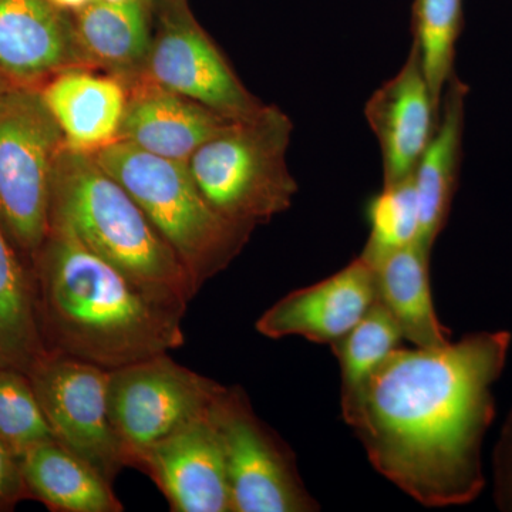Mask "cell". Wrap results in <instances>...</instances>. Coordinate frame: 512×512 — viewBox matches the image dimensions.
<instances>
[{
	"label": "cell",
	"mask_w": 512,
	"mask_h": 512,
	"mask_svg": "<svg viewBox=\"0 0 512 512\" xmlns=\"http://www.w3.org/2000/svg\"><path fill=\"white\" fill-rule=\"evenodd\" d=\"M511 342L508 330H483L439 348L394 350L348 424L377 473L424 507L477 500Z\"/></svg>",
	"instance_id": "6da1fadb"
},
{
	"label": "cell",
	"mask_w": 512,
	"mask_h": 512,
	"mask_svg": "<svg viewBox=\"0 0 512 512\" xmlns=\"http://www.w3.org/2000/svg\"><path fill=\"white\" fill-rule=\"evenodd\" d=\"M37 252L52 352L113 370L184 345L185 308L131 281L67 225L50 221Z\"/></svg>",
	"instance_id": "7a4b0ae2"
},
{
	"label": "cell",
	"mask_w": 512,
	"mask_h": 512,
	"mask_svg": "<svg viewBox=\"0 0 512 512\" xmlns=\"http://www.w3.org/2000/svg\"><path fill=\"white\" fill-rule=\"evenodd\" d=\"M52 220L161 298L187 309L198 292L174 249L93 154L64 146L53 175Z\"/></svg>",
	"instance_id": "3957f363"
},
{
	"label": "cell",
	"mask_w": 512,
	"mask_h": 512,
	"mask_svg": "<svg viewBox=\"0 0 512 512\" xmlns=\"http://www.w3.org/2000/svg\"><path fill=\"white\" fill-rule=\"evenodd\" d=\"M93 157L174 249L198 291L247 244L252 229L222 218L205 200L187 164L154 156L124 140Z\"/></svg>",
	"instance_id": "277c9868"
},
{
	"label": "cell",
	"mask_w": 512,
	"mask_h": 512,
	"mask_svg": "<svg viewBox=\"0 0 512 512\" xmlns=\"http://www.w3.org/2000/svg\"><path fill=\"white\" fill-rule=\"evenodd\" d=\"M292 123L265 106L202 144L188 168L208 204L232 224L254 229L292 205L298 184L286 164Z\"/></svg>",
	"instance_id": "5b68a950"
},
{
	"label": "cell",
	"mask_w": 512,
	"mask_h": 512,
	"mask_svg": "<svg viewBox=\"0 0 512 512\" xmlns=\"http://www.w3.org/2000/svg\"><path fill=\"white\" fill-rule=\"evenodd\" d=\"M66 146L42 93L0 89V225L37 252L52 221L53 175Z\"/></svg>",
	"instance_id": "8992f818"
},
{
	"label": "cell",
	"mask_w": 512,
	"mask_h": 512,
	"mask_svg": "<svg viewBox=\"0 0 512 512\" xmlns=\"http://www.w3.org/2000/svg\"><path fill=\"white\" fill-rule=\"evenodd\" d=\"M224 387L167 353L110 370L109 417L127 467L157 441L210 412Z\"/></svg>",
	"instance_id": "52a82bcc"
},
{
	"label": "cell",
	"mask_w": 512,
	"mask_h": 512,
	"mask_svg": "<svg viewBox=\"0 0 512 512\" xmlns=\"http://www.w3.org/2000/svg\"><path fill=\"white\" fill-rule=\"evenodd\" d=\"M211 414L224 444L231 512L319 510L291 451L255 416L247 394L239 387H224Z\"/></svg>",
	"instance_id": "ba28073f"
},
{
	"label": "cell",
	"mask_w": 512,
	"mask_h": 512,
	"mask_svg": "<svg viewBox=\"0 0 512 512\" xmlns=\"http://www.w3.org/2000/svg\"><path fill=\"white\" fill-rule=\"evenodd\" d=\"M29 372L57 443L113 484L127 460L109 417L110 370L64 353L45 352Z\"/></svg>",
	"instance_id": "9c48e42d"
},
{
	"label": "cell",
	"mask_w": 512,
	"mask_h": 512,
	"mask_svg": "<svg viewBox=\"0 0 512 512\" xmlns=\"http://www.w3.org/2000/svg\"><path fill=\"white\" fill-rule=\"evenodd\" d=\"M148 62L157 86L225 119H251L265 107L239 82L188 12L185 0H164L160 33L153 40Z\"/></svg>",
	"instance_id": "30bf717a"
},
{
	"label": "cell",
	"mask_w": 512,
	"mask_h": 512,
	"mask_svg": "<svg viewBox=\"0 0 512 512\" xmlns=\"http://www.w3.org/2000/svg\"><path fill=\"white\" fill-rule=\"evenodd\" d=\"M131 467L147 474L174 512H231L227 460L210 412L157 441Z\"/></svg>",
	"instance_id": "8fae6325"
},
{
	"label": "cell",
	"mask_w": 512,
	"mask_h": 512,
	"mask_svg": "<svg viewBox=\"0 0 512 512\" xmlns=\"http://www.w3.org/2000/svg\"><path fill=\"white\" fill-rule=\"evenodd\" d=\"M376 301L375 268L359 256L325 281L276 302L258 319L256 330L269 339L302 336L332 345L355 328Z\"/></svg>",
	"instance_id": "7c38bea8"
},
{
	"label": "cell",
	"mask_w": 512,
	"mask_h": 512,
	"mask_svg": "<svg viewBox=\"0 0 512 512\" xmlns=\"http://www.w3.org/2000/svg\"><path fill=\"white\" fill-rule=\"evenodd\" d=\"M365 116L382 150L384 185L410 177L440 117L414 46L399 73L367 100Z\"/></svg>",
	"instance_id": "4fadbf2b"
},
{
	"label": "cell",
	"mask_w": 512,
	"mask_h": 512,
	"mask_svg": "<svg viewBox=\"0 0 512 512\" xmlns=\"http://www.w3.org/2000/svg\"><path fill=\"white\" fill-rule=\"evenodd\" d=\"M232 121L156 84L127 97L119 140L187 164L202 144Z\"/></svg>",
	"instance_id": "5bb4252c"
},
{
	"label": "cell",
	"mask_w": 512,
	"mask_h": 512,
	"mask_svg": "<svg viewBox=\"0 0 512 512\" xmlns=\"http://www.w3.org/2000/svg\"><path fill=\"white\" fill-rule=\"evenodd\" d=\"M76 29L49 0H0V72L35 80L69 66Z\"/></svg>",
	"instance_id": "9a60e30c"
},
{
	"label": "cell",
	"mask_w": 512,
	"mask_h": 512,
	"mask_svg": "<svg viewBox=\"0 0 512 512\" xmlns=\"http://www.w3.org/2000/svg\"><path fill=\"white\" fill-rule=\"evenodd\" d=\"M467 94L468 87L454 74L441 100L439 123L413 171L420 211L417 244L430 252L446 225L456 194Z\"/></svg>",
	"instance_id": "2e32d148"
},
{
	"label": "cell",
	"mask_w": 512,
	"mask_h": 512,
	"mask_svg": "<svg viewBox=\"0 0 512 512\" xmlns=\"http://www.w3.org/2000/svg\"><path fill=\"white\" fill-rule=\"evenodd\" d=\"M42 97L66 147L93 154L119 140L127 94L116 80L66 70L47 84Z\"/></svg>",
	"instance_id": "e0dca14e"
},
{
	"label": "cell",
	"mask_w": 512,
	"mask_h": 512,
	"mask_svg": "<svg viewBox=\"0 0 512 512\" xmlns=\"http://www.w3.org/2000/svg\"><path fill=\"white\" fill-rule=\"evenodd\" d=\"M431 252L414 242L373 266L377 301L387 309L414 348H439L451 339L440 322L430 286Z\"/></svg>",
	"instance_id": "ac0fdd59"
},
{
	"label": "cell",
	"mask_w": 512,
	"mask_h": 512,
	"mask_svg": "<svg viewBox=\"0 0 512 512\" xmlns=\"http://www.w3.org/2000/svg\"><path fill=\"white\" fill-rule=\"evenodd\" d=\"M23 483L56 511L121 512L111 483L56 440L29 448L19 457Z\"/></svg>",
	"instance_id": "d6986e66"
},
{
	"label": "cell",
	"mask_w": 512,
	"mask_h": 512,
	"mask_svg": "<svg viewBox=\"0 0 512 512\" xmlns=\"http://www.w3.org/2000/svg\"><path fill=\"white\" fill-rule=\"evenodd\" d=\"M77 40L101 63L136 66L150 55V9L147 0H93L79 10Z\"/></svg>",
	"instance_id": "ffe728a7"
},
{
	"label": "cell",
	"mask_w": 512,
	"mask_h": 512,
	"mask_svg": "<svg viewBox=\"0 0 512 512\" xmlns=\"http://www.w3.org/2000/svg\"><path fill=\"white\" fill-rule=\"evenodd\" d=\"M403 333L392 313L379 301L355 328L332 343L340 367V409L346 424L355 417L367 384L379 366L400 348Z\"/></svg>",
	"instance_id": "44dd1931"
},
{
	"label": "cell",
	"mask_w": 512,
	"mask_h": 512,
	"mask_svg": "<svg viewBox=\"0 0 512 512\" xmlns=\"http://www.w3.org/2000/svg\"><path fill=\"white\" fill-rule=\"evenodd\" d=\"M45 352L32 286L0 229V367L30 370Z\"/></svg>",
	"instance_id": "7402d4cb"
},
{
	"label": "cell",
	"mask_w": 512,
	"mask_h": 512,
	"mask_svg": "<svg viewBox=\"0 0 512 512\" xmlns=\"http://www.w3.org/2000/svg\"><path fill=\"white\" fill-rule=\"evenodd\" d=\"M461 29L463 0H414L412 46L439 111L447 84L456 74L454 60Z\"/></svg>",
	"instance_id": "603a6c76"
},
{
	"label": "cell",
	"mask_w": 512,
	"mask_h": 512,
	"mask_svg": "<svg viewBox=\"0 0 512 512\" xmlns=\"http://www.w3.org/2000/svg\"><path fill=\"white\" fill-rule=\"evenodd\" d=\"M370 235L362 258L375 266L399 249L417 242L420 211L413 174L397 183L383 185L367 205Z\"/></svg>",
	"instance_id": "cb8c5ba5"
},
{
	"label": "cell",
	"mask_w": 512,
	"mask_h": 512,
	"mask_svg": "<svg viewBox=\"0 0 512 512\" xmlns=\"http://www.w3.org/2000/svg\"><path fill=\"white\" fill-rule=\"evenodd\" d=\"M0 439L18 457L55 440L30 379L10 367H0Z\"/></svg>",
	"instance_id": "d4e9b609"
},
{
	"label": "cell",
	"mask_w": 512,
	"mask_h": 512,
	"mask_svg": "<svg viewBox=\"0 0 512 512\" xmlns=\"http://www.w3.org/2000/svg\"><path fill=\"white\" fill-rule=\"evenodd\" d=\"M493 497L498 510L512 512V407L493 451Z\"/></svg>",
	"instance_id": "484cf974"
},
{
	"label": "cell",
	"mask_w": 512,
	"mask_h": 512,
	"mask_svg": "<svg viewBox=\"0 0 512 512\" xmlns=\"http://www.w3.org/2000/svg\"><path fill=\"white\" fill-rule=\"evenodd\" d=\"M18 456L0 439V498L9 497L19 484L20 463H16Z\"/></svg>",
	"instance_id": "4316f807"
},
{
	"label": "cell",
	"mask_w": 512,
	"mask_h": 512,
	"mask_svg": "<svg viewBox=\"0 0 512 512\" xmlns=\"http://www.w3.org/2000/svg\"><path fill=\"white\" fill-rule=\"evenodd\" d=\"M49 2L60 10H80L92 3L93 0H49Z\"/></svg>",
	"instance_id": "83f0119b"
},
{
	"label": "cell",
	"mask_w": 512,
	"mask_h": 512,
	"mask_svg": "<svg viewBox=\"0 0 512 512\" xmlns=\"http://www.w3.org/2000/svg\"><path fill=\"white\" fill-rule=\"evenodd\" d=\"M101 2H126V0H101Z\"/></svg>",
	"instance_id": "f1b7e54d"
}]
</instances>
